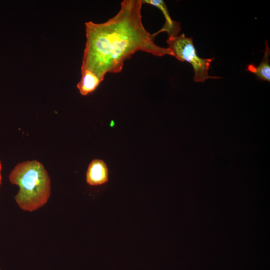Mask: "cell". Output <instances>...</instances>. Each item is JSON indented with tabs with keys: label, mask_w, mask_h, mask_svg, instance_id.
Returning a JSON list of instances; mask_svg holds the SVG:
<instances>
[{
	"label": "cell",
	"mask_w": 270,
	"mask_h": 270,
	"mask_svg": "<svg viewBox=\"0 0 270 270\" xmlns=\"http://www.w3.org/2000/svg\"><path fill=\"white\" fill-rule=\"evenodd\" d=\"M2 168V164L0 161V185L1 181H2V174H1Z\"/></svg>",
	"instance_id": "obj_8"
},
{
	"label": "cell",
	"mask_w": 270,
	"mask_h": 270,
	"mask_svg": "<svg viewBox=\"0 0 270 270\" xmlns=\"http://www.w3.org/2000/svg\"><path fill=\"white\" fill-rule=\"evenodd\" d=\"M101 82L98 76L91 71L81 70V78L76 87L81 95L86 96L94 91Z\"/></svg>",
	"instance_id": "obj_6"
},
{
	"label": "cell",
	"mask_w": 270,
	"mask_h": 270,
	"mask_svg": "<svg viewBox=\"0 0 270 270\" xmlns=\"http://www.w3.org/2000/svg\"><path fill=\"white\" fill-rule=\"evenodd\" d=\"M109 171L104 160L94 159L88 164L86 175V182L90 186H98L109 180Z\"/></svg>",
	"instance_id": "obj_4"
},
{
	"label": "cell",
	"mask_w": 270,
	"mask_h": 270,
	"mask_svg": "<svg viewBox=\"0 0 270 270\" xmlns=\"http://www.w3.org/2000/svg\"><path fill=\"white\" fill-rule=\"evenodd\" d=\"M142 0H124L116 14L103 23L85 22L86 42L81 70L94 73L101 80L107 73L122 71L124 61L138 51L155 56H173L168 48L154 42L142 23Z\"/></svg>",
	"instance_id": "obj_1"
},
{
	"label": "cell",
	"mask_w": 270,
	"mask_h": 270,
	"mask_svg": "<svg viewBox=\"0 0 270 270\" xmlns=\"http://www.w3.org/2000/svg\"><path fill=\"white\" fill-rule=\"evenodd\" d=\"M142 4H148L152 5L159 8L162 12L166 22L162 28L153 34L156 35L161 32H166L168 35V37L175 36L178 35L180 30V24L178 22L173 20L169 14L168 11L164 2L162 0H142Z\"/></svg>",
	"instance_id": "obj_5"
},
{
	"label": "cell",
	"mask_w": 270,
	"mask_h": 270,
	"mask_svg": "<svg viewBox=\"0 0 270 270\" xmlns=\"http://www.w3.org/2000/svg\"><path fill=\"white\" fill-rule=\"evenodd\" d=\"M166 42L174 56L180 62H187L192 65L194 74V80L195 82H204L208 78H220L208 74L210 64L214 58H202L199 57L196 52L192 38H187L184 34H182L168 37Z\"/></svg>",
	"instance_id": "obj_3"
},
{
	"label": "cell",
	"mask_w": 270,
	"mask_h": 270,
	"mask_svg": "<svg viewBox=\"0 0 270 270\" xmlns=\"http://www.w3.org/2000/svg\"><path fill=\"white\" fill-rule=\"evenodd\" d=\"M266 50L264 56L260 64L257 66L254 64H250L247 66L246 70L254 74L258 79L263 81L270 82V49L266 40Z\"/></svg>",
	"instance_id": "obj_7"
},
{
	"label": "cell",
	"mask_w": 270,
	"mask_h": 270,
	"mask_svg": "<svg viewBox=\"0 0 270 270\" xmlns=\"http://www.w3.org/2000/svg\"><path fill=\"white\" fill-rule=\"evenodd\" d=\"M9 180L20 188L14 198L22 210L32 212L47 202L50 194V180L39 162L32 160L18 164L10 173Z\"/></svg>",
	"instance_id": "obj_2"
}]
</instances>
